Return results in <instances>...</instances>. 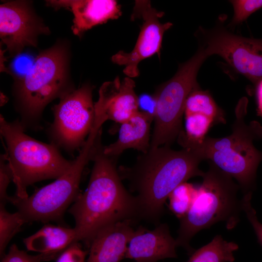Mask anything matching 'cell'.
<instances>
[{"instance_id":"6da1fadb","label":"cell","mask_w":262,"mask_h":262,"mask_svg":"<svg viewBox=\"0 0 262 262\" xmlns=\"http://www.w3.org/2000/svg\"><path fill=\"white\" fill-rule=\"evenodd\" d=\"M103 147L99 136L92 155L94 164L87 188L68 210L75 219L78 242L82 241L88 247L96 234L105 227L140 218L136 197L122 182L116 168L118 158L106 155Z\"/></svg>"},{"instance_id":"7a4b0ae2","label":"cell","mask_w":262,"mask_h":262,"mask_svg":"<svg viewBox=\"0 0 262 262\" xmlns=\"http://www.w3.org/2000/svg\"><path fill=\"white\" fill-rule=\"evenodd\" d=\"M203 159L196 148L179 150L166 146L150 148L139 156L131 167L118 169L121 180H127L135 192L140 216L156 222L164 211V204L171 193L191 178L202 177L199 168Z\"/></svg>"},{"instance_id":"3957f363","label":"cell","mask_w":262,"mask_h":262,"mask_svg":"<svg viewBox=\"0 0 262 262\" xmlns=\"http://www.w3.org/2000/svg\"><path fill=\"white\" fill-rule=\"evenodd\" d=\"M247 103L243 98L238 103L230 134L221 138L206 136L201 143L189 147L196 149L204 160L235 179L245 194L254 189L257 170L262 161V151L254 145L262 138V126L255 120L246 123Z\"/></svg>"},{"instance_id":"277c9868","label":"cell","mask_w":262,"mask_h":262,"mask_svg":"<svg viewBox=\"0 0 262 262\" xmlns=\"http://www.w3.org/2000/svg\"><path fill=\"white\" fill-rule=\"evenodd\" d=\"M193 204L180 219V226L176 239L178 246L184 248L190 254L192 238L199 231L219 222L226 223L228 229L239 221L242 199L238 198L240 189L233 178L209 162V168L202 177Z\"/></svg>"},{"instance_id":"5b68a950","label":"cell","mask_w":262,"mask_h":262,"mask_svg":"<svg viewBox=\"0 0 262 262\" xmlns=\"http://www.w3.org/2000/svg\"><path fill=\"white\" fill-rule=\"evenodd\" d=\"M17 119L12 122L0 116V132L6 145V157L16 186V196L27 197V187L44 180L57 179L70 168L73 161L65 159L52 143L30 137Z\"/></svg>"},{"instance_id":"8992f818","label":"cell","mask_w":262,"mask_h":262,"mask_svg":"<svg viewBox=\"0 0 262 262\" xmlns=\"http://www.w3.org/2000/svg\"><path fill=\"white\" fill-rule=\"evenodd\" d=\"M68 84V53L57 44L41 51L27 74L15 87L16 106L24 129L38 128L44 109L73 89Z\"/></svg>"},{"instance_id":"52a82bcc","label":"cell","mask_w":262,"mask_h":262,"mask_svg":"<svg viewBox=\"0 0 262 262\" xmlns=\"http://www.w3.org/2000/svg\"><path fill=\"white\" fill-rule=\"evenodd\" d=\"M101 133L95 125L70 168L53 182L36 190L31 196L11 197L10 202L26 222L61 221L69 206L80 195V183L84 168L91 160L96 141Z\"/></svg>"},{"instance_id":"ba28073f","label":"cell","mask_w":262,"mask_h":262,"mask_svg":"<svg viewBox=\"0 0 262 262\" xmlns=\"http://www.w3.org/2000/svg\"><path fill=\"white\" fill-rule=\"evenodd\" d=\"M208 57L198 47L195 54L179 65L175 74L161 84L153 96L155 101L154 127L150 147H170L182 130V119L186 99L199 86L196 78L202 64Z\"/></svg>"},{"instance_id":"9c48e42d","label":"cell","mask_w":262,"mask_h":262,"mask_svg":"<svg viewBox=\"0 0 262 262\" xmlns=\"http://www.w3.org/2000/svg\"><path fill=\"white\" fill-rule=\"evenodd\" d=\"M220 18L210 29L199 26L194 33L198 47L209 57H221L237 73L257 85L262 80V38L246 37L230 32Z\"/></svg>"},{"instance_id":"30bf717a","label":"cell","mask_w":262,"mask_h":262,"mask_svg":"<svg viewBox=\"0 0 262 262\" xmlns=\"http://www.w3.org/2000/svg\"><path fill=\"white\" fill-rule=\"evenodd\" d=\"M92 90L87 83L73 88L53 107L54 120L47 131L50 143L59 149L72 153L84 144L95 119Z\"/></svg>"},{"instance_id":"8fae6325","label":"cell","mask_w":262,"mask_h":262,"mask_svg":"<svg viewBox=\"0 0 262 262\" xmlns=\"http://www.w3.org/2000/svg\"><path fill=\"white\" fill-rule=\"evenodd\" d=\"M164 14L153 8L149 0H135L131 20H142L137 42L130 52L120 50L111 58L114 63L124 66L123 71L128 77L138 76L139 64L155 54H160L164 34L173 26L170 22H160Z\"/></svg>"},{"instance_id":"7c38bea8","label":"cell","mask_w":262,"mask_h":262,"mask_svg":"<svg viewBox=\"0 0 262 262\" xmlns=\"http://www.w3.org/2000/svg\"><path fill=\"white\" fill-rule=\"evenodd\" d=\"M49 30L35 13L30 2L9 1L0 5V37L10 56L21 53L26 47L37 46V37Z\"/></svg>"},{"instance_id":"4fadbf2b","label":"cell","mask_w":262,"mask_h":262,"mask_svg":"<svg viewBox=\"0 0 262 262\" xmlns=\"http://www.w3.org/2000/svg\"><path fill=\"white\" fill-rule=\"evenodd\" d=\"M184 115L185 131L182 130L177 138L182 147L201 143L212 127L226 123L224 111L213 98L205 94L189 98L186 102Z\"/></svg>"},{"instance_id":"5bb4252c","label":"cell","mask_w":262,"mask_h":262,"mask_svg":"<svg viewBox=\"0 0 262 262\" xmlns=\"http://www.w3.org/2000/svg\"><path fill=\"white\" fill-rule=\"evenodd\" d=\"M135 87V82L129 77L120 80L117 76L112 81L104 82L99 88L95 109L103 114L107 120L122 124L139 111Z\"/></svg>"},{"instance_id":"9a60e30c","label":"cell","mask_w":262,"mask_h":262,"mask_svg":"<svg viewBox=\"0 0 262 262\" xmlns=\"http://www.w3.org/2000/svg\"><path fill=\"white\" fill-rule=\"evenodd\" d=\"M177 247L167 225L160 224L150 230L139 228L129 243L125 258L134 262H158L177 258Z\"/></svg>"},{"instance_id":"2e32d148","label":"cell","mask_w":262,"mask_h":262,"mask_svg":"<svg viewBox=\"0 0 262 262\" xmlns=\"http://www.w3.org/2000/svg\"><path fill=\"white\" fill-rule=\"evenodd\" d=\"M47 3L55 9L65 8L71 11L74 16L71 30L79 36L93 27L117 19L122 15L120 5L114 0H48Z\"/></svg>"},{"instance_id":"e0dca14e","label":"cell","mask_w":262,"mask_h":262,"mask_svg":"<svg viewBox=\"0 0 262 262\" xmlns=\"http://www.w3.org/2000/svg\"><path fill=\"white\" fill-rule=\"evenodd\" d=\"M133 222H117L98 231L89 246L87 262H120L124 259L127 245L136 230Z\"/></svg>"},{"instance_id":"ac0fdd59","label":"cell","mask_w":262,"mask_h":262,"mask_svg":"<svg viewBox=\"0 0 262 262\" xmlns=\"http://www.w3.org/2000/svg\"><path fill=\"white\" fill-rule=\"evenodd\" d=\"M154 115L138 111L130 118L121 124L117 139L108 146H104V153L118 158L124 151L133 148L146 153L150 147V126Z\"/></svg>"},{"instance_id":"d6986e66","label":"cell","mask_w":262,"mask_h":262,"mask_svg":"<svg viewBox=\"0 0 262 262\" xmlns=\"http://www.w3.org/2000/svg\"><path fill=\"white\" fill-rule=\"evenodd\" d=\"M23 242L28 250L42 253L62 251L78 242L74 228L47 224Z\"/></svg>"},{"instance_id":"ffe728a7","label":"cell","mask_w":262,"mask_h":262,"mask_svg":"<svg viewBox=\"0 0 262 262\" xmlns=\"http://www.w3.org/2000/svg\"><path fill=\"white\" fill-rule=\"evenodd\" d=\"M238 249L236 243L217 235L208 244L194 250L186 262H233L234 252Z\"/></svg>"},{"instance_id":"44dd1931","label":"cell","mask_w":262,"mask_h":262,"mask_svg":"<svg viewBox=\"0 0 262 262\" xmlns=\"http://www.w3.org/2000/svg\"><path fill=\"white\" fill-rule=\"evenodd\" d=\"M197 190V187L185 182L178 186L169 195V209L179 219L183 217L190 210Z\"/></svg>"},{"instance_id":"7402d4cb","label":"cell","mask_w":262,"mask_h":262,"mask_svg":"<svg viewBox=\"0 0 262 262\" xmlns=\"http://www.w3.org/2000/svg\"><path fill=\"white\" fill-rule=\"evenodd\" d=\"M5 206L0 204V254L2 257L9 242L26 223L18 211L10 213L6 210Z\"/></svg>"},{"instance_id":"603a6c76","label":"cell","mask_w":262,"mask_h":262,"mask_svg":"<svg viewBox=\"0 0 262 262\" xmlns=\"http://www.w3.org/2000/svg\"><path fill=\"white\" fill-rule=\"evenodd\" d=\"M64 251L31 255L13 244L11 246L8 253L2 257L1 262H44L56 260Z\"/></svg>"},{"instance_id":"cb8c5ba5","label":"cell","mask_w":262,"mask_h":262,"mask_svg":"<svg viewBox=\"0 0 262 262\" xmlns=\"http://www.w3.org/2000/svg\"><path fill=\"white\" fill-rule=\"evenodd\" d=\"M233 6L234 14L228 27L231 28L245 21L251 14L262 7V0H229Z\"/></svg>"},{"instance_id":"d4e9b609","label":"cell","mask_w":262,"mask_h":262,"mask_svg":"<svg viewBox=\"0 0 262 262\" xmlns=\"http://www.w3.org/2000/svg\"><path fill=\"white\" fill-rule=\"evenodd\" d=\"M35 58L27 54L16 56L11 65L10 74L13 75L17 82L22 80L33 67Z\"/></svg>"},{"instance_id":"484cf974","label":"cell","mask_w":262,"mask_h":262,"mask_svg":"<svg viewBox=\"0 0 262 262\" xmlns=\"http://www.w3.org/2000/svg\"><path fill=\"white\" fill-rule=\"evenodd\" d=\"M11 180L12 174L7 160L6 154H1L0 158V204L5 205L10 202L11 196L7 194V189Z\"/></svg>"},{"instance_id":"4316f807","label":"cell","mask_w":262,"mask_h":262,"mask_svg":"<svg viewBox=\"0 0 262 262\" xmlns=\"http://www.w3.org/2000/svg\"><path fill=\"white\" fill-rule=\"evenodd\" d=\"M252 193L244 195L242 198V208L252 226L259 242L262 246V224L258 219L256 211L251 205Z\"/></svg>"},{"instance_id":"83f0119b","label":"cell","mask_w":262,"mask_h":262,"mask_svg":"<svg viewBox=\"0 0 262 262\" xmlns=\"http://www.w3.org/2000/svg\"><path fill=\"white\" fill-rule=\"evenodd\" d=\"M87 251L84 250L79 242L66 248L57 258L56 262H84Z\"/></svg>"},{"instance_id":"f1b7e54d","label":"cell","mask_w":262,"mask_h":262,"mask_svg":"<svg viewBox=\"0 0 262 262\" xmlns=\"http://www.w3.org/2000/svg\"><path fill=\"white\" fill-rule=\"evenodd\" d=\"M139 105H140L145 111L154 115L155 108V101L153 97L143 95L139 98Z\"/></svg>"},{"instance_id":"f546056e","label":"cell","mask_w":262,"mask_h":262,"mask_svg":"<svg viewBox=\"0 0 262 262\" xmlns=\"http://www.w3.org/2000/svg\"><path fill=\"white\" fill-rule=\"evenodd\" d=\"M256 86L258 114L262 117V80Z\"/></svg>"}]
</instances>
